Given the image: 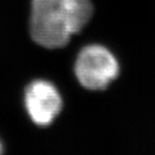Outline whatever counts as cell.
<instances>
[{
  "label": "cell",
  "instance_id": "2",
  "mask_svg": "<svg viewBox=\"0 0 155 155\" xmlns=\"http://www.w3.org/2000/svg\"><path fill=\"white\" fill-rule=\"evenodd\" d=\"M120 74V64L113 52L101 45H90L80 51L75 75L81 86L90 91H104Z\"/></svg>",
  "mask_w": 155,
  "mask_h": 155
},
{
  "label": "cell",
  "instance_id": "5",
  "mask_svg": "<svg viewBox=\"0 0 155 155\" xmlns=\"http://www.w3.org/2000/svg\"><path fill=\"white\" fill-rule=\"evenodd\" d=\"M2 151H3V146H2V143L0 142V154L2 153Z\"/></svg>",
  "mask_w": 155,
  "mask_h": 155
},
{
  "label": "cell",
  "instance_id": "1",
  "mask_svg": "<svg viewBox=\"0 0 155 155\" xmlns=\"http://www.w3.org/2000/svg\"><path fill=\"white\" fill-rule=\"evenodd\" d=\"M30 35L42 48L66 46L72 36L61 0H31Z\"/></svg>",
  "mask_w": 155,
  "mask_h": 155
},
{
  "label": "cell",
  "instance_id": "3",
  "mask_svg": "<svg viewBox=\"0 0 155 155\" xmlns=\"http://www.w3.org/2000/svg\"><path fill=\"white\" fill-rule=\"evenodd\" d=\"M24 105L27 114L35 125L48 126L63 109V99L54 84L36 80L26 87Z\"/></svg>",
  "mask_w": 155,
  "mask_h": 155
},
{
  "label": "cell",
  "instance_id": "4",
  "mask_svg": "<svg viewBox=\"0 0 155 155\" xmlns=\"http://www.w3.org/2000/svg\"><path fill=\"white\" fill-rule=\"evenodd\" d=\"M61 2L72 35L82 31L94 13L92 0H61Z\"/></svg>",
  "mask_w": 155,
  "mask_h": 155
}]
</instances>
